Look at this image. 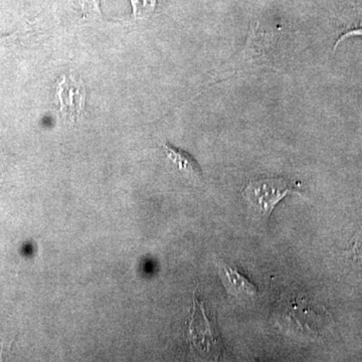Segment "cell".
<instances>
[{
    "label": "cell",
    "instance_id": "obj_1",
    "mask_svg": "<svg viewBox=\"0 0 362 362\" xmlns=\"http://www.w3.org/2000/svg\"><path fill=\"white\" fill-rule=\"evenodd\" d=\"M292 192L299 194L291 182L282 177H271L251 181L245 187L243 194L256 214L268 218L276 204Z\"/></svg>",
    "mask_w": 362,
    "mask_h": 362
},
{
    "label": "cell",
    "instance_id": "obj_2",
    "mask_svg": "<svg viewBox=\"0 0 362 362\" xmlns=\"http://www.w3.org/2000/svg\"><path fill=\"white\" fill-rule=\"evenodd\" d=\"M189 341L192 349L199 350L209 356H220L223 352V344L220 333L207 316L204 302L194 296V309L190 316Z\"/></svg>",
    "mask_w": 362,
    "mask_h": 362
},
{
    "label": "cell",
    "instance_id": "obj_3",
    "mask_svg": "<svg viewBox=\"0 0 362 362\" xmlns=\"http://www.w3.org/2000/svg\"><path fill=\"white\" fill-rule=\"evenodd\" d=\"M57 96L62 115L70 122H78L86 108L85 85L74 77L63 76L58 82Z\"/></svg>",
    "mask_w": 362,
    "mask_h": 362
},
{
    "label": "cell",
    "instance_id": "obj_4",
    "mask_svg": "<svg viewBox=\"0 0 362 362\" xmlns=\"http://www.w3.org/2000/svg\"><path fill=\"white\" fill-rule=\"evenodd\" d=\"M218 272L226 289L233 297L251 299L258 296V288L237 267L221 264Z\"/></svg>",
    "mask_w": 362,
    "mask_h": 362
},
{
    "label": "cell",
    "instance_id": "obj_5",
    "mask_svg": "<svg viewBox=\"0 0 362 362\" xmlns=\"http://www.w3.org/2000/svg\"><path fill=\"white\" fill-rule=\"evenodd\" d=\"M163 148L168 158L170 159L180 170L187 171V173L195 176V177H202V171L201 166L199 165L197 161L195 160L194 157L190 156L189 153L180 148H175V147H173V145L169 144V143H164Z\"/></svg>",
    "mask_w": 362,
    "mask_h": 362
},
{
    "label": "cell",
    "instance_id": "obj_6",
    "mask_svg": "<svg viewBox=\"0 0 362 362\" xmlns=\"http://www.w3.org/2000/svg\"><path fill=\"white\" fill-rule=\"evenodd\" d=\"M135 18H144L151 16L156 6V0H131Z\"/></svg>",
    "mask_w": 362,
    "mask_h": 362
},
{
    "label": "cell",
    "instance_id": "obj_7",
    "mask_svg": "<svg viewBox=\"0 0 362 362\" xmlns=\"http://www.w3.org/2000/svg\"><path fill=\"white\" fill-rule=\"evenodd\" d=\"M83 11L87 16H95L101 14L99 8V0H81Z\"/></svg>",
    "mask_w": 362,
    "mask_h": 362
},
{
    "label": "cell",
    "instance_id": "obj_8",
    "mask_svg": "<svg viewBox=\"0 0 362 362\" xmlns=\"http://www.w3.org/2000/svg\"><path fill=\"white\" fill-rule=\"evenodd\" d=\"M352 255L356 258H362V228L357 233L351 247Z\"/></svg>",
    "mask_w": 362,
    "mask_h": 362
}]
</instances>
